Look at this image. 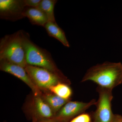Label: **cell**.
Instances as JSON below:
<instances>
[{
    "label": "cell",
    "mask_w": 122,
    "mask_h": 122,
    "mask_svg": "<svg viewBox=\"0 0 122 122\" xmlns=\"http://www.w3.org/2000/svg\"><path fill=\"white\" fill-rule=\"evenodd\" d=\"M87 81L113 90L122 83V64L107 61L92 66L87 70L81 82Z\"/></svg>",
    "instance_id": "1"
},
{
    "label": "cell",
    "mask_w": 122,
    "mask_h": 122,
    "mask_svg": "<svg viewBox=\"0 0 122 122\" xmlns=\"http://www.w3.org/2000/svg\"><path fill=\"white\" fill-rule=\"evenodd\" d=\"M23 45L27 65L44 68L63 78H66L58 69L50 53L34 44L28 34L22 30Z\"/></svg>",
    "instance_id": "2"
},
{
    "label": "cell",
    "mask_w": 122,
    "mask_h": 122,
    "mask_svg": "<svg viewBox=\"0 0 122 122\" xmlns=\"http://www.w3.org/2000/svg\"><path fill=\"white\" fill-rule=\"evenodd\" d=\"M8 61L25 68L27 65L23 45L22 30L5 35L0 40V60Z\"/></svg>",
    "instance_id": "3"
},
{
    "label": "cell",
    "mask_w": 122,
    "mask_h": 122,
    "mask_svg": "<svg viewBox=\"0 0 122 122\" xmlns=\"http://www.w3.org/2000/svg\"><path fill=\"white\" fill-rule=\"evenodd\" d=\"M33 82L40 89H48L59 82L69 85L70 81L44 68L27 65L25 68Z\"/></svg>",
    "instance_id": "4"
},
{
    "label": "cell",
    "mask_w": 122,
    "mask_h": 122,
    "mask_svg": "<svg viewBox=\"0 0 122 122\" xmlns=\"http://www.w3.org/2000/svg\"><path fill=\"white\" fill-rule=\"evenodd\" d=\"M113 90L98 86V100L96 102V109L93 115L92 122H112L115 114L112 110Z\"/></svg>",
    "instance_id": "5"
},
{
    "label": "cell",
    "mask_w": 122,
    "mask_h": 122,
    "mask_svg": "<svg viewBox=\"0 0 122 122\" xmlns=\"http://www.w3.org/2000/svg\"><path fill=\"white\" fill-rule=\"evenodd\" d=\"M96 102L95 99L87 102L69 101L52 119L56 122H69L76 116L84 113L92 106L96 105Z\"/></svg>",
    "instance_id": "6"
},
{
    "label": "cell",
    "mask_w": 122,
    "mask_h": 122,
    "mask_svg": "<svg viewBox=\"0 0 122 122\" xmlns=\"http://www.w3.org/2000/svg\"><path fill=\"white\" fill-rule=\"evenodd\" d=\"M26 7L23 0H0V17L4 20L16 21L24 18Z\"/></svg>",
    "instance_id": "7"
},
{
    "label": "cell",
    "mask_w": 122,
    "mask_h": 122,
    "mask_svg": "<svg viewBox=\"0 0 122 122\" xmlns=\"http://www.w3.org/2000/svg\"><path fill=\"white\" fill-rule=\"evenodd\" d=\"M0 62L1 71L12 75L24 82L32 90L34 96H41L40 89L33 82L25 68L5 60H1Z\"/></svg>",
    "instance_id": "8"
},
{
    "label": "cell",
    "mask_w": 122,
    "mask_h": 122,
    "mask_svg": "<svg viewBox=\"0 0 122 122\" xmlns=\"http://www.w3.org/2000/svg\"><path fill=\"white\" fill-rule=\"evenodd\" d=\"M35 113L33 116L37 120L51 119L54 114L50 107L42 99L41 96H34Z\"/></svg>",
    "instance_id": "9"
},
{
    "label": "cell",
    "mask_w": 122,
    "mask_h": 122,
    "mask_svg": "<svg viewBox=\"0 0 122 122\" xmlns=\"http://www.w3.org/2000/svg\"><path fill=\"white\" fill-rule=\"evenodd\" d=\"M44 27L50 36L58 40L66 47H70L65 32L58 26L56 22L48 21Z\"/></svg>",
    "instance_id": "10"
},
{
    "label": "cell",
    "mask_w": 122,
    "mask_h": 122,
    "mask_svg": "<svg viewBox=\"0 0 122 122\" xmlns=\"http://www.w3.org/2000/svg\"><path fill=\"white\" fill-rule=\"evenodd\" d=\"M24 16L29 19L31 24L39 26L44 27L48 21L45 14L37 8L26 7Z\"/></svg>",
    "instance_id": "11"
},
{
    "label": "cell",
    "mask_w": 122,
    "mask_h": 122,
    "mask_svg": "<svg viewBox=\"0 0 122 122\" xmlns=\"http://www.w3.org/2000/svg\"><path fill=\"white\" fill-rule=\"evenodd\" d=\"M42 98L50 107L54 116L66 103L70 101V100L61 98L54 94H46L44 95Z\"/></svg>",
    "instance_id": "12"
},
{
    "label": "cell",
    "mask_w": 122,
    "mask_h": 122,
    "mask_svg": "<svg viewBox=\"0 0 122 122\" xmlns=\"http://www.w3.org/2000/svg\"><path fill=\"white\" fill-rule=\"evenodd\" d=\"M57 1L56 0H41L39 5L37 8L45 14L48 21L56 22L54 8Z\"/></svg>",
    "instance_id": "13"
},
{
    "label": "cell",
    "mask_w": 122,
    "mask_h": 122,
    "mask_svg": "<svg viewBox=\"0 0 122 122\" xmlns=\"http://www.w3.org/2000/svg\"><path fill=\"white\" fill-rule=\"evenodd\" d=\"M49 90L53 94L66 100H70L72 94V89L69 85L63 82L58 83L51 86Z\"/></svg>",
    "instance_id": "14"
},
{
    "label": "cell",
    "mask_w": 122,
    "mask_h": 122,
    "mask_svg": "<svg viewBox=\"0 0 122 122\" xmlns=\"http://www.w3.org/2000/svg\"><path fill=\"white\" fill-rule=\"evenodd\" d=\"M69 122H92L91 116L89 114H81L73 118Z\"/></svg>",
    "instance_id": "15"
},
{
    "label": "cell",
    "mask_w": 122,
    "mask_h": 122,
    "mask_svg": "<svg viewBox=\"0 0 122 122\" xmlns=\"http://www.w3.org/2000/svg\"><path fill=\"white\" fill-rule=\"evenodd\" d=\"M23 1L25 7L37 8L41 0H23Z\"/></svg>",
    "instance_id": "16"
},
{
    "label": "cell",
    "mask_w": 122,
    "mask_h": 122,
    "mask_svg": "<svg viewBox=\"0 0 122 122\" xmlns=\"http://www.w3.org/2000/svg\"><path fill=\"white\" fill-rule=\"evenodd\" d=\"M112 122H122V116L119 115L115 114L114 117Z\"/></svg>",
    "instance_id": "17"
},
{
    "label": "cell",
    "mask_w": 122,
    "mask_h": 122,
    "mask_svg": "<svg viewBox=\"0 0 122 122\" xmlns=\"http://www.w3.org/2000/svg\"><path fill=\"white\" fill-rule=\"evenodd\" d=\"M37 122H56L52 119H46L37 120Z\"/></svg>",
    "instance_id": "18"
},
{
    "label": "cell",
    "mask_w": 122,
    "mask_h": 122,
    "mask_svg": "<svg viewBox=\"0 0 122 122\" xmlns=\"http://www.w3.org/2000/svg\"><path fill=\"white\" fill-rule=\"evenodd\" d=\"M32 122H37V119H36V118L33 117L32 118Z\"/></svg>",
    "instance_id": "19"
}]
</instances>
